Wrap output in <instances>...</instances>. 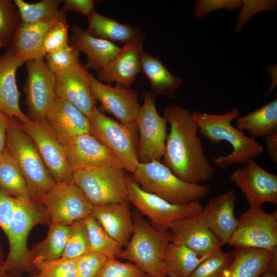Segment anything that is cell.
<instances>
[{
    "label": "cell",
    "mask_w": 277,
    "mask_h": 277,
    "mask_svg": "<svg viewBox=\"0 0 277 277\" xmlns=\"http://www.w3.org/2000/svg\"><path fill=\"white\" fill-rule=\"evenodd\" d=\"M236 196L231 189L211 199L197 216L218 239L221 245L228 244L238 227L234 215Z\"/></svg>",
    "instance_id": "d6986e66"
},
{
    "label": "cell",
    "mask_w": 277,
    "mask_h": 277,
    "mask_svg": "<svg viewBox=\"0 0 277 277\" xmlns=\"http://www.w3.org/2000/svg\"><path fill=\"white\" fill-rule=\"evenodd\" d=\"M131 237L117 258L135 264L150 277H167L165 254L169 233L156 230L139 212L134 213Z\"/></svg>",
    "instance_id": "5b68a950"
},
{
    "label": "cell",
    "mask_w": 277,
    "mask_h": 277,
    "mask_svg": "<svg viewBox=\"0 0 277 277\" xmlns=\"http://www.w3.org/2000/svg\"><path fill=\"white\" fill-rule=\"evenodd\" d=\"M276 5L277 1L274 0H242L235 32H239L254 15L263 11L273 10Z\"/></svg>",
    "instance_id": "ee69618b"
},
{
    "label": "cell",
    "mask_w": 277,
    "mask_h": 277,
    "mask_svg": "<svg viewBox=\"0 0 277 277\" xmlns=\"http://www.w3.org/2000/svg\"><path fill=\"white\" fill-rule=\"evenodd\" d=\"M240 115L238 108L222 114L197 111L191 113L192 118L197 125L198 132L203 137L216 144L226 141L233 148L229 154L212 159L213 163L219 168L225 169L233 164H245L264 151V148L255 139L246 136L243 131L232 125V122Z\"/></svg>",
    "instance_id": "3957f363"
},
{
    "label": "cell",
    "mask_w": 277,
    "mask_h": 277,
    "mask_svg": "<svg viewBox=\"0 0 277 277\" xmlns=\"http://www.w3.org/2000/svg\"><path fill=\"white\" fill-rule=\"evenodd\" d=\"M131 177L144 191L173 204L197 201L210 191L207 186L192 184L182 180L157 161L140 163Z\"/></svg>",
    "instance_id": "8992f818"
},
{
    "label": "cell",
    "mask_w": 277,
    "mask_h": 277,
    "mask_svg": "<svg viewBox=\"0 0 277 277\" xmlns=\"http://www.w3.org/2000/svg\"><path fill=\"white\" fill-rule=\"evenodd\" d=\"M242 5V0H199L194 4V14L197 19H202L215 10H232L240 9Z\"/></svg>",
    "instance_id": "f6af8a7d"
},
{
    "label": "cell",
    "mask_w": 277,
    "mask_h": 277,
    "mask_svg": "<svg viewBox=\"0 0 277 277\" xmlns=\"http://www.w3.org/2000/svg\"><path fill=\"white\" fill-rule=\"evenodd\" d=\"M143 42L126 43L118 54L104 68L97 72V80L108 84L115 82L126 87L136 81L141 72V55Z\"/></svg>",
    "instance_id": "44dd1931"
},
{
    "label": "cell",
    "mask_w": 277,
    "mask_h": 277,
    "mask_svg": "<svg viewBox=\"0 0 277 277\" xmlns=\"http://www.w3.org/2000/svg\"><path fill=\"white\" fill-rule=\"evenodd\" d=\"M211 254L200 256L188 247L170 242L167 246L165 254L166 275L167 277H188Z\"/></svg>",
    "instance_id": "4dcf8cb0"
},
{
    "label": "cell",
    "mask_w": 277,
    "mask_h": 277,
    "mask_svg": "<svg viewBox=\"0 0 277 277\" xmlns=\"http://www.w3.org/2000/svg\"><path fill=\"white\" fill-rule=\"evenodd\" d=\"M140 61L141 72L148 79L150 92L156 96L173 97L181 78L171 73L160 59L147 52L142 51Z\"/></svg>",
    "instance_id": "83f0119b"
},
{
    "label": "cell",
    "mask_w": 277,
    "mask_h": 277,
    "mask_svg": "<svg viewBox=\"0 0 277 277\" xmlns=\"http://www.w3.org/2000/svg\"><path fill=\"white\" fill-rule=\"evenodd\" d=\"M44 119L61 144L75 136L93 133L89 118L73 105L58 98H55Z\"/></svg>",
    "instance_id": "ffe728a7"
},
{
    "label": "cell",
    "mask_w": 277,
    "mask_h": 277,
    "mask_svg": "<svg viewBox=\"0 0 277 277\" xmlns=\"http://www.w3.org/2000/svg\"><path fill=\"white\" fill-rule=\"evenodd\" d=\"M2 47H3V44L0 42V50H1V49Z\"/></svg>",
    "instance_id": "db71d44e"
},
{
    "label": "cell",
    "mask_w": 277,
    "mask_h": 277,
    "mask_svg": "<svg viewBox=\"0 0 277 277\" xmlns=\"http://www.w3.org/2000/svg\"><path fill=\"white\" fill-rule=\"evenodd\" d=\"M87 18L88 25L86 31L96 38L124 44L137 41L143 42L145 39L138 27L120 23L96 11Z\"/></svg>",
    "instance_id": "4316f807"
},
{
    "label": "cell",
    "mask_w": 277,
    "mask_h": 277,
    "mask_svg": "<svg viewBox=\"0 0 277 277\" xmlns=\"http://www.w3.org/2000/svg\"><path fill=\"white\" fill-rule=\"evenodd\" d=\"M229 180L240 188L249 205L277 204V175L264 169L253 159L234 170Z\"/></svg>",
    "instance_id": "9a60e30c"
},
{
    "label": "cell",
    "mask_w": 277,
    "mask_h": 277,
    "mask_svg": "<svg viewBox=\"0 0 277 277\" xmlns=\"http://www.w3.org/2000/svg\"><path fill=\"white\" fill-rule=\"evenodd\" d=\"M98 252L90 250L75 259L78 277H95L108 261Z\"/></svg>",
    "instance_id": "b9f144b4"
},
{
    "label": "cell",
    "mask_w": 277,
    "mask_h": 277,
    "mask_svg": "<svg viewBox=\"0 0 277 277\" xmlns=\"http://www.w3.org/2000/svg\"><path fill=\"white\" fill-rule=\"evenodd\" d=\"M21 22L18 11L10 0H0V42L9 47Z\"/></svg>",
    "instance_id": "8d00e7d4"
},
{
    "label": "cell",
    "mask_w": 277,
    "mask_h": 277,
    "mask_svg": "<svg viewBox=\"0 0 277 277\" xmlns=\"http://www.w3.org/2000/svg\"><path fill=\"white\" fill-rule=\"evenodd\" d=\"M18 199L0 191V228L4 232L13 217Z\"/></svg>",
    "instance_id": "bcb514c9"
},
{
    "label": "cell",
    "mask_w": 277,
    "mask_h": 277,
    "mask_svg": "<svg viewBox=\"0 0 277 277\" xmlns=\"http://www.w3.org/2000/svg\"><path fill=\"white\" fill-rule=\"evenodd\" d=\"M38 201L45 207L51 223L71 225L91 215L93 207L72 182L55 183Z\"/></svg>",
    "instance_id": "7c38bea8"
},
{
    "label": "cell",
    "mask_w": 277,
    "mask_h": 277,
    "mask_svg": "<svg viewBox=\"0 0 277 277\" xmlns=\"http://www.w3.org/2000/svg\"><path fill=\"white\" fill-rule=\"evenodd\" d=\"M4 254L1 245H0V277H3L2 271L3 266L5 261Z\"/></svg>",
    "instance_id": "816d5d0a"
},
{
    "label": "cell",
    "mask_w": 277,
    "mask_h": 277,
    "mask_svg": "<svg viewBox=\"0 0 277 277\" xmlns=\"http://www.w3.org/2000/svg\"><path fill=\"white\" fill-rule=\"evenodd\" d=\"M92 135L115 156L122 167L133 173L140 163L138 133L134 122L124 124L105 115L96 106L88 116Z\"/></svg>",
    "instance_id": "52a82bcc"
},
{
    "label": "cell",
    "mask_w": 277,
    "mask_h": 277,
    "mask_svg": "<svg viewBox=\"0 0 277 277\" xmlns=\"http://www.w3.org/2000/svg\"><path fill=\"white\" fill-rule=\"evenodd\" d=\"M69 25L66 17L56 23L44 36L41 55L42 58L48 53L60 49L69 44Z\"/></svg>",
    "instance_id": "60d3db41"
},
{
    "label": "cell",
    "mask_w": 277,
    "mask_h": 277,
    "mask_svg": "<svg viewBox=\"0 0 277 277\" xmlns=\"http://www.w3.org/2000/svg\"><path fill=\"white\" fill-rule=\"evenodd\" d=\"M84 220L75 221L70 225L62 257L75 259L90 250L87 229Z\"/></svg>",
    "instance_id": "d590c367"
},
{
    "label": "cell",
    "mask_w": 277,
    "mask_h": 277,
    "mask_svg": "<svg viewBox=\"0 0 277 277\" xmlns=\"http://www.w3.org/2000/svg\"><path fill=\"white\" fill-rule=\"evenodd\" d=\"M231 264L222 277H258L267 270L271 250L236 247Z\"/></svg>",
    "instance_id": "f1b7e54d"
},
{
    "label": "cell",
    "mask_w": 277,
    "mask_h": 277,
    "mask_svg": "<svg viewBox=\"0 0 277 277\" xmlns=\"http://www.w3.org/2000/svg\"><path fill=\"white\" fill-rule=\"evenodd\" d=\"M129 202L157 231L169 232L176 222L197 216L203 209L199 201L188 204H173L143 190L131 176L127 175Z\"/></svg>",
    "instance_id": "9c48e42d"
},
{
    "label": "cell",
    "mask_w": 277,
    "mask_h": 277,
    "mask_svg": "<svg viewBox=\"0 0 277 277\" xmlns=\"http://www.w3.org/2000/svg\"><path fill=\"white\" fill-rule=\"evenodd\" d=\"M236 128L246 130L251 137H266L277 129V98L262 107L235 119Z\"/></svg>",
    "instance_id": "f546056e"
},
{
    "label": "cell",
    "mask_w": 277,
    "mask_h": 277,
    "mask_svg": "<svg viewBox=\"0 0 277 277\" xmlns=\"http://www.w3.org/2000/svg\"><path fill=\"white\" fill-rule=\"evenodd\" d=\"M89 81L95 99L101 104L100 111L112 114L122 123L135 121L141 107L136 90L118 84L115 87L105 84L90 74Z\"/></svg>",
    "instance_id": "2e32d148"
},
{
    "label": "cell",
    "mask_w": 277,
    "mask_h": 277,
    "mask_svg": "<svg viewBox=\"0 0 277 277\" xmlns=\"http://www.w3.org/2000/svg\"><path fill=\"white\" fill-rule=\"evenodd\" d=\"M72 44L87 55L89 68L98 71L104 68L120 52L121 47L109 41L98 38L78 26L71 27Z\"/></svg>",
    "instance_id": "d4e9b609"
},
{
    "label": "cell",
    "mask_w": 277,
    "mask_h": 277,
    "mask_svg": "<svg viewBox=\"0 0 277 277\" xmlns=\"http://www.w3.org/2000/svg\"><path fill=\"white\" fill-rule=\"evenodd\" d=\"M0 191L16 199H32L18 167L6 148L0 154Z\"/></svg>",
    "instance_id": "d6a6232c"
},
{
    "label": "cell",
    "mask_w": 277,
    "mask_h": 277,
    "mask_svg": "<svg viewBox=\"0 0 277 277\" xmlns=\"http://www.w3.org/2000/svg\"><path fill=\"white\" fill-rule=\"evenodd\" d=\"M267 151L271 160L277 163V129L265 137Z\"/></svg>",
    "instance_id": "c3c4849f"
},
{
    "label": "cell",
    "mask_w": 277,
    "mask_h": 277,
    "mask_svg": "<svg viewBox=\"0 0 277 277\" xmlns=\"http://www.w3.org/2000/svg\"><path fill=\"white\" fill-rule=\"evenodd\" d=\"M58 21L41 23L21 22L9 47L24 62L44 58L41 55L43 38L48 30Z\"/></svg>",
    "instance_id": "484cf974"
},
{
    "label": "cell",
    "mask_w": 277,
    "mask_h": 277,
    "mask_svg": "<svg viewBox=\"0 0 277 277\" xmlns=\"http://www.w3.org/2000/svg\"><path fill=\"white\" fill-rule=\"evenodd\" d=\"M13 2L22 23H47L59 21L65 17V11L58 8L62 2L61 0H42L35 3H28L23 0Z\"/></svg>",
    "instance_id": "836d02e7"
},
{
    "label": "cell",
    "mask_w": 277,
    "mask_h": 277,
    "mask_svg": "<svg viewBox=\"0 0 277 277\" xmlns=\"http://www.w3.org/2000/svg\"><path fill=\"white\" fill-rule=\"evenodd\" d=\"M91 251L98 252L109 260L114 259L123 250V247L103 229L98 222L90 215L84 220Z\"/></svg>",
    "instance_id": "e575fe53"
},
{
    "label": "cell",
    "mask_w": 277,
    "mask_h": 277,
    "mask_svg": "<svg viewBox=\"0 0 277 277\" xmlns=\"http://www.w3.org/2000/svg\"><path fill=\"white\" fill-rule=\"evenodd\" d=\"M9 117L0 111V154L5 148L6 132Z\"/></svg>",
    "instance_id": "681fc988"
},
{
    "label": "cell",
    "mask_w": 277,
    "mask_h": 277,
    "mask_svg": "<svg viewBox=\"0 0 277 277\" xmlns=\"http://www.w3.org/2000/svg\"><path fill=\"white\" fill-rule=\"evenodd\" d=\"M101 277H150L131 262L123 263L116 259L108 260L101 270Z\"/></svg>",
    "instance_id": "7bdbcfd3"
},
{
    "label": "cell",
    "mask_w": 277,
    "mask_h": 277,
    "mask_svg": "<svg viewBox=\"0 0 277 277\" xmlns=\"http://www.w3.org/2000/svg\"><path fill=\"white\" fill-rule=\"evenodd\" d=\"M233 258V251L219 249L203 260L188 277H222Z\"/></svg>",
    "instance_id": "74e56055"
},
{
    "label": "cell",
    "mask_w": 277,
    "mask_h": 277,
    "mask_svg": "<svg viewBox=\"0 0 277 277\" xmlns=\"http://www.w3.org/2000/svg\"><path fill=\"white\" fill-rule=\"evenodd\" d=\"M50 223V215L41 202L32 198L17 200L13 217L4 231L9 252L2 268L3 277H19L25 272L35 276L36 269L27 246L28 235L35 225Z\"/></svg>",
    "instance_id": "7a4b0ae2"
},
{
    "label": "cell",
    "mask_w": 277,
    "mask_h": 277,
    "mask_svg": "<svg viewBox=\"0 0 277 277\" xmlns=\"http://www.w3.org/2000/svg\"><path fill=\"white\" fill-rule=\"evenodd\" d=\"M62 145L72 171L106 166L122 167L114 154L92 134L70 137Z\"/></svg>",
    "instance_id": "e0dca14e"
},
{
    "label": "cell",
    "mask_w": 277,
    "mask_h": 277,
    "mask_svg": "<svg viewBox=\"0 0 277 277\" xmlns=\"http://www.w3.org/2000/svg\"><path fill=\"white\" fill-rule=\"evenodd\" d=\"M122 167L106 166L73 171L72 183L93 206L129 203L127 175Z\"/></svg>",
    "instance_id": "ba28073f"
},
{
    "label": "cell",
    "mask_w": 277,
    "mask_h": 277,
    "mask_svg": "<svg viewBox=\"0 0 277 277\" xmlns=\"http://www.w3.org/2000/svg\"><path fill=\"white\" fill-rule=\"evenodd\" d=\"M34 277H78L75 259L61 257L36 263Z\"/></svg>",
    "instance_id": "ab89813d"
},
{
    "label": "cell",
    "mask_w": 277,
    "mask_h": 277,
    "mask_svg": "<svg viewBox=\"0 0 277 277\" xmlns=\"http://www.w3.org/2000/svg\"><path fill=\"white\" fill-rule=\"evenodd\" d=\"M5 148L18 167L32 198L39 201L56 183L21 123L14 118H9Z\"/></svg>",
    "instance_id": "277c9868"
},
{
    "label": "cell",
    "mask_w": 277,
    "mask_h": 277,
    "mask_svg": "<svg viewBox=\"0 0 277 277\" xmlns=\"http://www.w3.org/2000/svg\"><path fill=\"white\" fill-rule=\"evenodd\" d=\"M21 126L34 143L55 183L71 182L73 171L67 161L62 145L45 120L37 122L30 120L26 123H21Z\"/></svg>",
    "instance_id": "4fadbf2b"
},
{
    "label": "cell",
    "mask_w": 277,
    "mask_h": 277,
    "mask_svg": "<svg viewBox=\"0 0 277 277\" xmlns=\"http://www.w3.org/2000/svg\"><path fill=\"white\" fill-rule=\"evenodd\" d=\"M23 63L10 47L0 57V111L10 118L26 123L30 120L20 108L15 78L16 70Z\"/></svg>",
    "instance_id": "7402d4cb"
},
{
    "label": "cell",
    "mask_w": 277,
    "mask_h": 277,
    "mask_svg": "<svg viewBox=\"0 0 277 277\" xmlns=\"http://www.w3.org/2000/svg\"><path fill=\"white\" fill-rule=\"evenodd\" d=\"M156 96L151 92H143V105L135 119L139 137L138 156L141 163L161 162L164 154L168 122L157 112Z\"/></svg>",
    "instance_id": "30bf717a"
},
{
    "label": "cell",
    "mask_w": 277,
    "mask_h": 277,
    "mask_svg": "<svg viewBox=\"0 0 277 277\" xmlns=\"http://www.w3.org/2000/svg\"><path fill=\"white\" fill-rule=\"evenodd\" d=\"M250 205L238 219V227L228 244L236 247L271 250L277 246V211L267 213Z\"/></svg>",
    "instance_id": "8fae6325"
},
{
    "label": "cell",
    "mask_w": 277,
    "mask_h": 277,
    "mask_svg": "<svg viewBox=\"0 0 277 277\" xmlns=\"http://www.w3.org/2000/svg\"><path fill=\"white\" fill-rule=\"evenodd\" d=\"M88 67L82 63L54 74L55 97L76 107L87 117L96 107L89 84Z\"/></svg>",
    "instance_id": "ac0fdd59"
},
{
    "label": "cell",
    "mask_w": 277,
    "mask_h": 277,
    "mask_svg": "<svg viewBox=\"0 0 277 277\" xmlns=\"http://www.w3.org/2000/svg\"><path fill=\"white\" fill-rule=\"evenodd\" d=\"M169 233L171 242L183 245L200 256L211 254L222 247L218 239L197 216L176 222Z\"/></svg>",
    "instance_id": "603a6c76"
},
{
    "label": "cell",
    "mask_w": 277,
    "mask_h": 277,
    "mask_svg": "<svg viewBox=\"0 0 277 277\" xmlns=\"http://www.w3.org/2000/svg\"><path fill=\"white\" fill-rule=\"evenodd\" d=\"M164 116L170 126L163 156L164 164L190 184H200L210 179L214 169L204 154L202 138L197 134L198 127L191 113L173 104L165 108Z\"/></svg>",
    "instance_id": "6da1fadb"
},
{
    "label": "cell",
    "mask_w": 277,
    "mask_h": 277,
    "mask_svg": "<svg viewBox=\"0 0 277 277\" xmlns=\"http://www.w3.org/2000/svg\"><path fill=\"white\" fill-rule=\"evenodd\" d=\"M80 51L73 45L68 44L63 48L47 54L45 58L49 70L54 74L69 70L81 63Z\"/></svg>",
    "instance_id": "f35d334b"
},
{
    "label": "cell",
    "mask_w": 277,
    "mask_h": 277,
    "mask_svg": "<svg viewBox=\"0 0 277 277\" xmlns=\"http://www.w3.org/2000/svg\"><path fill=\"white\" fill-rule=\"evenodd\" d=\"M25 86L27 117L34 122L43 120L55 98L54 74L44 58L28 61Z\"/></svg>",
    "instance_id": "5bb4252c"
},
{
    "label": "cell",
    "mask_w": 277,
    "mask_h": 277,
    "mask_svg": "<svg viewBox=\"0 0 277 277\" xmlns=\"http://www.w3.org/2000/svg\"><path fill=\"white\" fill-rule=\"evenodd\" d=\"M258 277H277V275L267 270L263 271Z\"/></svg>",
    "instance_id": "f5cc1de1"
},
{
    "label": "cell",
    "mask_w": 277,
    "mask_h": 277,
    "mask_svg": "<svg viewBox=\"0 0 277 277\" xmlns=\"http://www.w3.org/2000/svg\"><path fill=\"white\" fill-rule=\"evenodd\" d=\"M95 1L93 0H65L62 1L63 10L73 11L87 17L95 11Z\"/></svg>",
    "instance_id": "7dc6e473"
},
{
    "label": "cell",
    "mask_w": 277,
    "mask_h": 277,
    "mask_svg": "<svg viewBox=\"0 0 277 277\" xmlns=\"http://www.w3.org/2000/svg\"><path fill=\"white\" fill-rule=\"evenodd\" d=\"M95 277H101V276H99V275H97V276H95Z\"/></svg>",
    "instance_id": "11a10c76"
},
{
    "label": "cell",
    "mask_w": 277,
    "mask_h": 277,
    "mask_svg": "<svg viewBox=\"0 0 277 277\" xmlns=\"http://www.w3.org/2000/svg\"><path fill=\"white\" fill-rule=\"evenodd\" d=\"M266 270L277 275V246L271 250Z\"/></svg>",
    "instance_id": "f907efd6"
},
{
    "label": "cell",
    "mask_w": 277,
    "mask_h": 277,
    "mask_svg": "<svg viewBox=\"0 0 277 277\" xmlns=\"http://www.w3.org/2000/svg\"><path fill=\"white\" fill-rule=\"evenodd\" d=\"M91 215L122 247L126 246L133 231V216L128 203L93 206Z\"/></svg>",
    "instance_id": "cb8c5ba5"
},
{
    "label": "cell",
    "mask_w": 277,
    "mask_h": 277,
    "mask_svg": "<svg viewBox=\"0 0 277 277\" xmlns=\"http://www.w3.org/2000/svg\"><path fill=\"white\" fill-rule=\"evenodd\" d=\"M70 225L50 223L46 238L30 251L31 260L34 266L39 262L56 260L62 257L66 244Z\"/></svg>",
    "instance_id": "1f68e13d"
}]
</instances>
